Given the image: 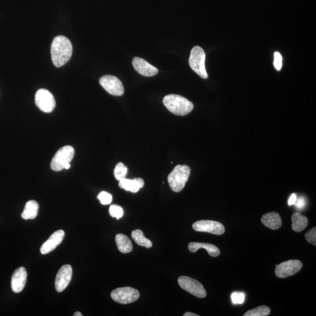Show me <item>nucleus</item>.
Returning a JSON list of instances; mask_svg holds the SVG:
<instances>
[{"label": "nucleus", "instance_id": "nucleus-1", "mask_svg": "<svg viewBox=\"0 0 316 316\" xmlns=\"http://www.w3.org/2000/svg\"><path fill=\"white\" fill-rule=\"evenodd\" d=\"M50 51L53 65L57 68L61 67L69 61L72 55V45L68 38L59 35L53 39Z\"/></svg>", "mask_w": 316, "mask_h": 316}, {"label": "nucleus", "instance_id": "nucleus-2", "mask_svg": "<svg viewBox=\"0 0 316 316\" xmlns=\"http://www.w3.org/2000/svg\"><path fill=\"white\" fill-rule=\"evenodd\" d=\"M164 105L175 115L184 116L193 109V104L183 96L177 94L166 95L163 100Z\"/></svg>", "mask_w": 316, "mask_h": 316}, {"label": "nucleus", "instance_id": "nucleus-3", "mask_svg": "<svg viewBox=\"0 0 316 316\" xmlns=\"http://www.w3.org/2000/svg\"><path fill=\"white\" fill-rule=\"evenodd\" d=\"M191 169L187 165H177L168 177L171 189L175 192H180L184 189L190 175Z\"/></svg>", "mask_w": 316, "mask_h": 316}, {"label": "nucleus", "instance_id": "nucleus-4", "mask_svg": "<svg viewBox=\"0 0 316 316\" xmlns=\"http://www.w3.org/2000/svg\"><path fill=\"white\" fill-rule=\"evenodd\" d=\"M205 54L201 47L196 46L191 50L189 65L192 69L203 79H207L205 67Z\"/></svg>", "mask_w": 316, "mask_h": 316}, {"label": "nucleus", "instance_id": "nucleus-5", "mask_svg": "<svg viewBox=\"0 0 316 316\" xmlns=\"http://www.w3.org/2000/svg\"><path fill=\"white\" fill-rule=\"evenodd\" d=\"M74 156V150L71 146L67 145L57 151L50 163L53 171H61L66 165L69 164Z\"/></svg>", "mask_w": 316, "mask_h": 316}, {"label": "nucleus", "instance_id": "nucleus-6", "mask_svg": "<svg viewBox=\"0 0 316 316\" xmlns=\"http://www.w3.org/2000/svg\"><path fill=\"white\" fill-rule=\"evenodd\" d=\"M139 292L138 290L130 287L117 288L113 291L111 293L113 300L123 305L135 302L139 299Z\"/></svg>", "mask_w": 316, "mask_h": 316}, {"label": "nucleus", "instance_id": "nucleus-7", "mask_svg": "<svg viewBox=\"0 0 316 316\" xmlns=\"http://www.w3.org/2000/svg\"><path fill=\"white\" fill-rule=\"evenodd\" d=\"M178 284L183 290L189 292L190 294L197 297L204 298L206 296V291H205L203 286L190 277L181 276L178 278Z\"/></svg>", "mask_w": 316, "mask_h": 316}, {"label": "nucleus", "instance_id": "nucleus-8", "mask_svg": "<svg viewBox=\"0 0 316 316\" xmlns=\"http://www.w3.org/2000/svg\"><path fill=\"white\" fill-rule=\"evenodd\" d=\"M35 104L42 112L49 113L55 109L56 102L54 96L46 89H41L35 94Z\"/></svg>", "mask_w": 316, "mask_h": 316}, {"label": "nucleus", "instance_id": "nucleus-9", "mask_svg": "<svg viewBox=\"0 0 316 316\" xmlns=\"http://www.w3.org/2000/svg\"><path fill=\"white\" fill-rule=\"evenodd\" d=\"M303 265L299 260H289L276 265L275 275L280 278H285L295 275L302 269Z\"/></svg>", "mask_w": 316, "mask_h": 316}, {"label": "nucleus", "instance_id": "nucleus-10", "mask_svg": "<svg viewBox=\"0 0 316 316\" xmlns=\"http://www.w3.org/2000/svg\"><path fill=\"white\" fill-rule=\"evenodd\" d=\"M100 84L109 93L116 96H121L124 93L123 83L117 77L105 75L101 77Z\"/></svg>", "mask_w": 316, "mask_h": 316}, {"label": "nucleus", "instance_id": "nucleus-11", "mask_svg": "<svg viewBox=\"0 0 316 316\" xmlns=\"http://www.w3.org/2000/svg\"><path fill=\"white\" fill-rule=\"evenodd\" d=\"M192 227L196 231L208 232L217 235L225 233V226L218 222L212 220H200L193 224Z\"/></svg>", "mask_w": 316, "mask_h": 316}, {"label": "nucleus", "instance_id": "nucleus-12", "mask_svg": "<svg viewBox=\"0 0 316 316\" xmlns=\"http://www.w3.org/2000/svg\"><path fill=\"white\" fill-rule=\"evenodd\" d=\"M72 268L70 265L62 266L58 271L55 279V288L58 292L65 291L71 281L72 277Z\"/></svg>", "mask_w": 316, "mask_h": 316}, {"label": "nucleus", "instance_id": "nucleus-13", "mask_svg": "<svg viewBox=\"0 0 316 316\" xmlns=\"http://www.w3.org/2000/svg\"><path fill=\"white\" fill-rule=\"evenodd\" d=\"M26 279H27V272L24 267L18 268L13 273L11 278V289L14 293H20L24 288Z\"/></svg>", "mask_w": 316, "mask_h": 316}, {"label": "nucleus", "instance_id": "nucleus-14", "mask_svg": "<svg viewBox=\"0 0 316 316\" xmlns=\"http://www.w3.org/2000/svg\"><path fill=\"white\" fill-rule=\"evenodd\" d=\"M65 237V232L62 229L56 231L51 235L48 240L43 244L41 248V252L43 254H47L54 250L60 245Z\"/></svg>", "mask_w": 316, "mask_h": 316}, {"label": "nucleus", "instance_id": "nucleus-15", "mask_svg": "<svg viewBox=\"0 0 316 316\" xmlns=\"http://www.w3.org/2000/svg\"><path fill=\"white\" fill-rule=\"evenodd\" d=\"M133 67L141 75L145 77H151L158 74V68L149 64L144 59L135 57L133 60Z\"/></svg>", "mask_w": 316, "mask_h": 316}, {"label": "nucleus", "instance_id": "nucleus-16", "mask_svg": "<svg viewBox=\"0 0 316 316\" xmlns=\"http://www.w3.org/2000/svg\"><path fill=\"white\" fill-rule=\"evenodd\" d=\"M261 222L267 227L273 230L281 228L282 225L281 217L276 212H271L264 214L262 217Z\"/></svg>", "mask_w": 316, "mask_h": 316}, {"label": "nucleus", "instance_id": "nucleus-17", "mask_svg": "<svg viewBox=\"0 0 316 316\" xmlns=\"http://www.w3.org/2000/svg\"><path fill=\"white\" fill-rule=\"evenodd\" d=\"M144 186V181L141 178H135L134 180H128L124 178L120 181L119 187L132 193L138 192L140 189Z\"/></svg>", "mask_w": 316, "mask_h": 316}, {"label": "nucleus", "instance_id": "nucleus-18", "mask_svg": "<svg viewBox=\"0 0 316 316\" xmlns=\"http://www.w3.org/2000/svg\"><path fill=\"white\" fill-rule=\"evenodd\" d=\"M203 248L206 250L208 254L213 257H217L220 254V249L218 247L213 244L202 243H190L188 246V249L191 252H196L199 249Z\"/></svg>", "mask_w": 316, "mask_h": 316}, {"label": "nucleus", "instance_id": "nucleus-19", "mask_svg": "<svg viewBox=\"0 0 316 316\" xmlns=\"http://www.w3.org/2000/svg\"><path fill=\"white\" fill-rule=\"evenodd\" d=\"M292 228L295 232H300L304 230L308 225V219L300 213H294L292 216Z\"/></svg>", "mask_w": 316, "mask_h": 316}, {"label": "nucleus", "instance_id": "nucleus-20", "mask_svg": "<svg viewBox=\"0 0 316 316\" xmlns=\"http://www.w3.org/2000/svg\"><path fill=\"white\" fill-rule=\"evenodd\" d=\"M116 244L119 251L123 253H130L133 250V244L130 238L123 234H118L115 237Z\"/></svg>", "mask_w": 316, "mask_h": 316}, {"label": "nucleus", "instance_id": "nucleus-21", "mask_svg": "<svg viewBox=\"0 0 316 316\" xmlns=\"http://www.w3.org/2000/svg\"><path fill=\"white\" fill-rule=\"evenodd\" d=\"M39 210V204L35 201H30L26 203L24 210L22 214V218L24 220H33L37 217Z\"/></svg>", "mask_w": 316, "mask_h": 316}, {"label": "nucleus", "instance_id": "nucleus-22", "mask_svg": "<svg viewBox=\"0 0 316 316\" xmlns=\"http://www.w3.org/2000/svg\"><path fill=\"white\" fill-rule=\"evenodd\" d=\"M133 239L138 246L150 248L153 246L151 241L144 236V233L140 229H136L132 232L131 234Z\"/></svg>", "mask_w": 316, "mask_h": 316}, {"label": "nucleus", "instance_id": "nucleus-23", "mask_svg": "<svg viewBox=\"0 0 316 316\" xmlns=\"http://www.w3.org/2000/svg\"><path fill=\"white\" fill-rule=\"evenodd\" d=\"M271 309L267 306H261L247 312L244 316H267L270 314Z\"/></svg>", "mask_w": 316, "mask_h": 316}, {"label": "nucleus", "instance_id": "nucleus-24", "mask_svg": "<svg viewBox=\"0 0 316 316\" xmlns=\"http://www.w3.org/2000/svg\"><path fill=\"white\" fill-rule=\"evenodd\" d=\"M128 169L124 166L123 163L120 162L116 165L114 169V177L116 180L120 181L123 179L126 178L127 174Z\"/></svg>", "mask_w": 316, "mask_h": 316}, {"label": "nucleus", "instance_id": "nucleus-25", "mask_svg": "<svg viewBox=\"0 0 316 316\" xmlns=\"http://www.w3.org/2000/svg\"><path fill=\"white\" fill-rule=\"evenodd\" d=\"M109 213L110 216L114 218L120 219L124 215V211L123 208L119 205L113 204L110 207Z\"/></svg>", "mask_w": 316, "mask_h": 316}, {"label": "nucleus", "instance_id": "nucleus-26", "mask_svg": "<svg viewBox=\"0 0 316 316\" xmlns=\"http://www.w3.org/2000/svg\"><path fill=\"white\" fill-rule=\"evenodd\" d=\"M97 198L103 205H107L112 203L113 197L112 195L106 192H101L98 195Z\"/></svg>", "mask_w": 316, "mask_h": 316}, {"label": "nucleus", "instance_id": "nucleus-27", "mask_svg": "<svg viewBox=\"0 0 316 316\" xmlns=\"http://www.w3.org/2000/svg\"><path fill=\"white\" fill-rule=\"evenodd\" d=\"M307 241L315 246H316V228L314 227L309 230L305 235Z\"/></svg>", "mask_w": 316, "mask_h": 316}, {"label": "nucleus", "instance_id": "nucleus-28", "mask_svg": "<svg viewBox=\"0 0 316 316\" xmlns=\"http://www.w3.org/2000/svg\"><path fill=\"white\" fill-rule=\"evenodd\" d=\"M274 67H275L276 70L279 71L281 70L282 67V56L278 52H276L274 53Z\"/></svg>", "mask_w": 316, "mask_h": 316}, {"label": "nucleus", "instance_id": "nucleus-29", "mask_svg": "<svg viewBox=\"0 0 316 316\" xmlns=\"http://www.w3.org/2000/svg\"><path fill=\"white\" fill-rule=\"evenodd\" d=\"M245 299V295L243 293H238V292H235L231 295V299L232 302L235 305L237 304H243Z\"/></svg>", "mask_w": 316, "mask_h": 316}, {"label": "nucleus", "instance_id": "nucleus-30", "mask_svg": "<svg viewBox=\"0 0 316 316\" xmlns=\"http://www.w3.org/2000/svg\"><path fill=\"white\" fill-rule=\"evenodd\" d=\"M296 205V207L299 208H302L305 207V201L303 198H300L298 200H296V203L295 204Z\"/></svg>", "mask_w": 316, "mask_h": 316}, {"label": "nucleus", "instance_id": "nucleus-31", "mask_svg": "<svg viewBox=\"0 0 316 316\" xmlns=\"http://www.w3.org/2000/svg\"><path fill=\"white\" fill-rule=\"evenodd\" d=\"M296 200H297L296 195H295L294 193L292 194V195L290 197V198H289V199L288 204L289 205L294 204L295 203H296Z\"/></svg>", "mask_w": 316, "mask_h": 316}, {"label": "nucleus", "instance_id": "nucleus-32", "mask_svg": "<svg viewBox=\"0 0 316 316\" xmlns=\"http://www.w3.org/2000/svg\"><path fill=\"white\" fill-rule=\"evenodd\" d=\"M199 315H196L195 314H193V313L191 312H187L186 314H184L183 315V316H198Z\"/></svg>", "mask_w": 316, "mask_h": 316}, {"label": "nucleus", "instance_id": "nucleus-33", "mask_svg": "<svg viewBox=\"0 0 316 316\" xmlns=\"http://www.w3.org/2000/svg\"><path fill=\"white\" fill-rule=\"evenodd\" d=\"M74 316H83V315L81 314V313L79 312H76L74 313V314L73 315Z\"/></svg>", "mask_w": 316, "mask_h": 316}]
</instances>
